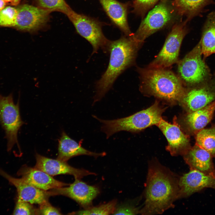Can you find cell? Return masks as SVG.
Masks as SVG:
<instances>
[{"mask_svg":"<svg viewBox=\"0 0 215 215\" xmlns=\"http://www.w3.org/2000/svg\"><path fill=\"white\" fill-rule=\"evenodd\" d=\"M140 213V210L133 205L128 204L116 206L113 214L135 215Z\"/></svg>","mask_w":215,"mask_h":215,"instance_id":"30","label":"cell"},{"mask_svg":"<svg viewBox=\"0 0 215 215\" xmlns=\"http://www.w3.org/2000/svg\"><path fill=\"white\" fill-rule=\"evenodd\" d=\"M60 211L52 205L49 202L39 205L37 208L36 215H62Z\"/></svg>","mask_w":215,"mask_h":215,"instance_id":"31","label":"cell"},{"mask_svg":"<svg viewBox=\"0 0 215 215\" xmlns=\"http://www.w3.org/2000/svg\"><path fill=\"white\" fill-rule=\"evenodd\" d=\"M159 0H134L133 12L142 15Z\"/></svg>","mask_w":215,"mask_h":215,"instance_id":"29","label":"cell"},{"mask_svg":"<svg viewBox=\"0 0 215 215\" xmlns=\"http://www.w3.org/2000/svg\"><path fill=\"white\" fill-rule=\"evenodd\" d=\"M199 42L205 59L211 55L215 54V11L208 15Z\"/></svg>","mask_w":215,"mask_h":215,"instance_id":"22","label":"cell"},{"mask_svg":"<svg viewBox=\"0 0 215 215\" xmlns=\"http://www.w3.org/2000/svg\"><path fill=\"white\" fill-rule=\"evenodd\" d=\"M17 9L15 27L21 30L32 31L38 29L47 22L50 11L28 4Z\"/></svg>","mask_w":215,"mask_h":215,"instance_id":"12","label":"cell"},{"mask_svg":"<svg viewBox=\"0 0 215 215\" xmlns=\"http://www.w3.org/2000/svg\"><path fill=\"white\" fill-rule=\"evenodd\" d=\"M188 88L181 100L189 113L203 108L215 100V75L203 83Z\"/></svg>","mask_w":215,"mask_h":215,"instance_id":"10","label":"cell"},{"mask_svg":"<svg viewBox=\"0 0 215 215\" xmlns=\"http://www.w3.org/2000/svg\"><path fill=\"white\" fill-rule=\"evenodd\" d=\"M66 15L77 33L91 44L93 48L92 54L97 53L100 48L105 53L107 52L110 40L103 33V23L93 18L78 13L71 9Z\"/></svg>","mask_w":215,"mask_h":215,"instance_id":"6","label":"cell"},{"mask_svg":"<svg viewBox=\"0 0 215 215\" xmlns=\"http://www.w3.org/2000/svg\"><path fill=\"white\" fill-rule=\"evenodd\" d=\"M0 175L16 188L18 200L39 205L49 202V198L51 196L48 191L38 188L27 183L21 178H14L0 168Z\"/></svg>","mask_w":215,"mask_h":215,"instance_id":"13","label":"cell"},{"mask_svg":"<svg viewBox=\"0 0 215 215\" xmlns=\"http://www.w3.org/2000/svg\"><path fill=\"white\" fill-rule=\"evenodd\" d=\"M132 36L125 35L116 40H110L107 49V53L110 55L109 63L96 83L93 103L100 100L110 89L117 77L134 64L142 44L136 41Z\"/></svg>","mask_w":215,"mask_h":215,"instance_id":"2","label":"cell"},{"mask_svg":"<svg viewBox=\"0 0 215 215\" xmlns=\"http://www.w3.org/2000/svg\"><path fill=\"white\" fill-rule=\"evenodd\" d=\"M183 155L185 161L191 169L215 177L213 157L207 151L195 144L191 147Z\"/></svg>","mask_w":215,"mask_h":215,"instance_id":"19","label":"cell"},{"mask_svg":"<svg viewBox=\"0 0 215 215\" xmlns=\"http://www.w3.org/2000/svg\"><path fill=\"white\" fill-rule=\"evenodd\" d=\"M186 33L183 25L178 24L174 26L162 49L148 67L166 68L176 62L181 44Z\"/></svg>","mask_w":215,"mask_h":215,"instance_id":"8","label":"cell"},{"mask_svg":"<svg viewBox=\"0 0 215 215\" xmlns=\"http://www.w3.org/2000/svg\"><path fill=\"white\" fill-rule=\"evenodd\" d=\"M178 12L191 18L200 13L207 6L215 4L213 0H173Z\"/></svg>","mask_w":215,"mask_h":215,"instance_id":"23","label":"cell"},{"mask_svg":"<svg viewBox=\"0 0 215 215\" xmlns=\"http://www.w3.org/2000/svg\"><path fill=\"white\" fill-rule=\"evenodd\" d=\"M215 112V100L199 110L188 113L184 120L188 131L196 135L211 122Z\"/></svg>","mask_w":215,"mask_h":215,"instance_id":"21","label":"cell"},{"mask_svg":"<svg viewBox=\"0 0 215 215\" xmlns=\"http://www.w3.org/2000/svg\"><path fill=\"white\" fill-rule=\"evenodd\" d=\"M178 72L182 82L188 87L199 85L212 77L199 42L179 62Z\"/></svg>","mask_w":215,"mask_h":215,"instance_id":"5","label":"cell"},{"mask_svg":"<svg viewBox=\"0 0 215 215\" xmlns=\"http://www.w3.org/2000/svg\"><path fill=\"white\" fill-rule=\"evenodd\" d=\"M178 185V199L187 197L205 188L215 189V177L191 169L179 179Z\"/></svg>","mask_w":215,"mask_h":215,"instance_id":"14","label":"cell"},{"mask_svg":"<svg viewBox=\"0 0 215 215\" xmlns=\"http://www.w3.org/2000/svg\"><path fill=\"white\" fill-rule=\"evenodd\" d=\"M66 186L48 190L51 196L62 195L67 196L76 201L84 208L90 207L93 200L99 192L97 187L88 185L78 179H75L73 183Z\"/></svg>","mask_w":215,"mask_h":215,"instance_id":"11","label":"cell"},{"mask_svg":"<svg viewBox=\"0 0 215 215\" xmlns=\"http://www.w3.org/2000/svg\"><path fill=\"white\" fill-rule=\"evenodd\" d=\"M6 3H10L13 5L17 4L21 0H4Z\"/></svg>","mask_w":215,"mask_h":215,"instance_id":"32","label":"cell"},{"mask_svg":"<svg viewBox=\"0 0 215 215\" xmlns=\"http://www.w3.org/2000/svg\"><path fill=\"white\" fill-rule=\"evenodd\" d=\"M105 155V152L96 153L85 149L63 131L59 141L56 159L67 162L71 158L78 156L86 155L97 157Z\"/></svg>","mask_w":215,"mask_h":215,"instance_id":"20","label":"cell"},{"mask_svg":"<svg viewBox=\"0 0 215 215\" xmlns=\"http://www.w3.org/2000/svg\"><path fill=\"white\" fill-rule=\"evenodd\" d=\"M0 122L7 140V150H11L16 144L19 146L17 134L24 124L20 116L19 102L15 104L11 94L4 96L0 94Z\"/></svg>","mask_w":215,"mask_h":215,"instance_id":"7","label":"cell"},{"mask_svg":"<svg viewBox=\"0 0 215 215\" xmlns=\"http://www.w3.org/2000/svg\"><path fill=\"white\" fill-rule=\"evenodd\" d=\"M166 69L138 67L141 88L168 101L181 100L186 92L182 82L174 73Z\"/></svg>","mask_w":215,"mask_h":215,"instance_id":"3","label":"cell"},{"mask_svg":"<svg viewBox=\"0 0 215 215\" xmlns=\"http://www.w3.org/2000/svg\"><path fill=\"white\" fill-rule=\"evenodd\" d=\"M37 208L32 204L17 200L13 212V215H36Z\"/></svg>","mask_w":215,"mask_h":215,"instance_id":"28","label":"cell"},{"mask_svg":"<svg viewBox=\"0 0 215 215\" xmlns=\"http://www.w3.org/2000/svg\"><path fill=\"white\" fill-rule=\"evenodd\" d=\"M157 125L168 140L167 149L172 155H184L191 147L188 136L182 132L175 122L171 124L162 119Z\"/></svg>","mask_w":215,"mask_h":215,"instance_id":"16","label":"cell"},{"mask_svg":"<svg viewBox=\"0 0 215 215\" xmlns=\"http://www.w3.org/2000/svg\"><path fill=\"white\" fill-rule=\"evenodd\" d=\"M178 181L169 170L157 160H152L149 165L145 205L140 214H161L172 207L178 199Z\"/></svg>","mask_w":215,"mask_h":215,"instance_id":"1","label":"cell"},{"mask_svg":"<svg viewBox=\"0 0 215 215\" xmlns=\"http://www.w3.org/2000/svg\"><path fill=\"white\" fill-rule=\"evenodd\" d=\"M162 110L156 102L149 108L128 116L112 120H105L93 116L102 124L101 131L108 139L121 131L130 132H139L153 125H158L162 119Z\"/></svg>","mask_w":215,"mask_h":215,"instance_id":"4","label":"cell"},{"mask_svg":"<svg viewBox=\"0 0 215 215\" xmlns=\"http://www.w3.org/2000/svg\"><path fill=\"white\" fill-rule=\"evenodd\" d=\"M36 164L34 167L42 171L50 176L60 174L73 175L75 179H81L89 175H95V173L83 169L73 167L67 162L57 159L45 157L38 153L36 155Z\"/></svg>","mask_w":215,"mask_h":215,"instance_id":"15","label":"cell"},{"mask_svg":"<svg viewBox=\"0 0 215 215\" xmlns=\"http://www.w3.org/2000/svg\"><path fill=\"white\" fill-rule=\"evenodd\" d=\"M17 14V9L7 6L0 11V25L15 27Z\"/></svg>","mask_w":215,"mask_h":215,"instance_id":"27","label":"cell"},{"mask_svg":"<svg viewBox=\"0 0 215 215\" xmlns=\"http://www.w3.org/2000/svg\"><path fill=\"white\" fill-rule=\"evenodd\" d=\"M39 7L52 12H62L66 15L71 8L65 0H37Z\"/></svg>","mask_w":215,"mask_h":215,"instance_id":"26","label":"cell"},{"mask_svg":"<svg viewBox=\"0 0 215 215\" xmlns=\"http://www.w3.org/2000/svg\"><path fill=\"white\" fill-rule=\"evenodd\" d=\"M18 174L27 183L44 191L70 185L56 179L42 171L26 165L22 166L18 171Z\"/></svg>","mask_w":215,"mask_h":215,"instance_id":"17","label":"cell"},{"mask_svg":"<svg viewBox=\"0 0 215 215\" xmlns=\"http://www.w3.org/2000/svg\"><path fill=\"white\" fill-rule=\"evenodd\" d=\"M196 144L215 157V123L204 128L195 135Z\"/></svg>","mask_w":215,"mask_h":215,"instance_id":"24","label":"cell"},{"mask_svg":"<svg viewBox=\"0 0 215 215\" xmlns=\"http://www.w3.org/2000/svg\"><path fill=\"white\" fill-rule=\"evenodd\" d=\"M113 23L127 36L133 34L127 20L130 3H122L117 0H98Z\"/></svg>","mask_w":215,"mask_h":215,"instance_id":"18","label":"cell"},{"mask_svg":"<svg viewBox=\"0 0 215 215\" xmlns=\"http://www.w3.org/2000/svg\"><path fill=\"white\" fill-rule=\"evenodd\" d=\"M6 4V2L4 0H0V11L3 9Z\"/></svg>","mask_w":215,"mask_h":215,"instance_id":"33","label":"cell"},{"mask_svg":"<svg viewBox=\"0 0 215 215\" xmlns=\"http://www.w3.org/2000/svg\"><path fill=\"white\" fill-rule=\"evenodd\" d=\"M171 16V9L166 2H161L149 12L133 37L142 44L146 38L165 25Z\"/></svg>","mask_w":215,"mask_h":215,"instance_id":"9","label":"cell"},{"mask_svg":"<svg viewBox=\"0 0 215 215\" xmlns=\"http://www.w3.org/2000/svg\"><path fill=\"white\" fill-rule=\"evenodd\" d=\"M117 204L115 199L99 205L90 207L69 214L74 215H109L113 214Z\"/></svg>","mask_w":215,"mask_h":215,"instance_id":"25","label":"cell"}]
</instances>
